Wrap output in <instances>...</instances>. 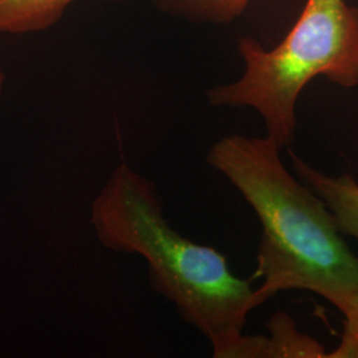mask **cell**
Listing matches in <instances>:
<instances>
[{"label": "cell", "instance_id": "cell-1", "mask_svg": "<svg viewBox=\"0 0 358 358\" xmlns=\"http://www.w3.org/2000/svg\"><path fill=\"white\" fill-rule=\"evenodd\" d=\"M280 150L268 136L234 134L207 154L208 165L239 190L262 226L256 306L294 289L319 294L341 312L358 288V257L324 201L285 169Z\"/></svg>", "mask_w": 358, "mask_h": 358}, {"label": "cell", "instance_id": "cell-2", "mask_svg": "<svg viewBox=\"0 0 358 358\" xmlns=\"http://www.w3.org/2000/svg\"><path fill=\"white\" fill-rule=\"evenodd\" d=\"M90 219L106 248L146 259L154 291L205 334L214 357L250 358L252 336L243 329L257 307L251 280L235 276L215 248L174 230L154 183L121 164L94 199Z\"/></svg>", "mask_w": 358, "mask_h": 358}, {"label": "cell", "instance_id": "cell-3", "mask_svg": "<svg viewBox=\"0 0 358 358\" xmlns=\"http://www.w3.org/2000/svg\"><path fill=\"white\" fill-rule=\"evenodd\" d=\"M244 72L207 92L215 106L251 108L282 149L294 141L296 106L308 84L325 77L341 88L358 85V7L346 0H307L287 36L272 50L242 38Z\"/></svg>", "mask_w": 358, "mask_h": 358}, {"label": "cell", "instance_id": "cell-4", "mask_svg": "<svg viewBox=\"0 0 358 358\" xmlns=\"http://www.w3.org/2000/svg\"><path fill=\"white\" fill-rule=\"evenodd\" d=\"M297 177L316 192L331 210L343 235L358 241V182L349 173L331 177L289 153Z\"/></svg>", "mask_w": 358, "mask_h": 358}, {"label": "cell", "instance_id": "cell-5", "mask_svg": "<svg viewBox=\"0 0 358 358\" xmlns=\"http://www.w3.org/2000/svg\"><path fill=\"white\" fill-rule=\"evenodd\" d=\"M269 336H257L256 358H327L328 352L320 343L301 333L294 321L279 312L267 324Z\"/></svg>", "mask_w": 358, "mask_h": 358}, {"label": "cell", "instance_id": "cell-6", "mask_svg": "<svg viewBox=\"0 0 358 358\" xmlns=\"http://www.w3.org/2000/svg\"><path fill=\"white\" fill-rule=\"evenodd\" d=\"M75 0H0V34L38 32L53 26Z\"/></svg>", "mask_w": 358, "mask_h": 358}, {"label": "cell", "instance_id": "cell-7", "mask_svg": "<svg viewBox=\"0 0 358 358\" xmlns=\"http://www.w3.org/2000/svg\"><path fill=\"white\" fill-rule=\"evenodd\" d=\"M157 6L179 16L210 23H230L244 13L251 0H155Z\"/></svg>", "mask_w": 358, "mask_h": 358}, {"label": "cell", "instance_id": "cell-8", "mask_svg": "<svg viewBox=\"0 0 358 358\" xmlns=\"http://www.w3.org/2000/svg\"><path fill=\"white\" fill-rule=\"evenodd\" d=\"M344 331L340 345L328 353V358H358V288L341 309Z\"/></svg>", "mask_w": 358, "mask_h": 358}, {"label": "cell", "instance_id": "cell-9", "mask_svg": "<svg viewBox=\"0 0 358 358\" xmlns=\"http://www.w3.org/2000/svg\"><path fill=\"white\" fill-rule=\"evenodd\" d=\"M1 88H3V75L0 72V92H1Z\"/></svg>", "mask_w": 358, "mask_h": 358}, {"label": "cell", "instance_id": "cell-10", "mask_svg": "<svg viewBox=\"0 0 358 358\" xmlns=\"http://www.w3.org/2000/svg\"><path fill=\"white\" fill-rule=\"evenodd\" d=\"M112 1H117V0H112Z\"/></svg>", "mask_w": 358, "mask_h": 358}]
</instances>
